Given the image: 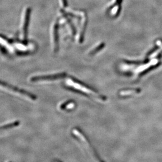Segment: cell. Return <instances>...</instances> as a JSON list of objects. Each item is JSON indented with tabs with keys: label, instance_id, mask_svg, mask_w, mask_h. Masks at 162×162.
<instances>
[{
	"label": "cell",
	"instance_id": "cell-5",
	"mask_svg": "<svg viewBox=\"0 0 162 162\" xmlns=\"http://www.w3.org/2000/svg\"><path fill=\"white\" fill-rule=\"evenodd\" d=\"M30 14H31V9L27 8L25 13L23 28H22L23 35L24 40H26L27 37V30H28V26L29 24V20H30Z\"/></svg>",
	"mask_w": 162,
	"mask_h": 162
},
{
	"label": "cell",
	"instance_id": "cell-9",
	"mask_svg": "<svg viewBox=\"0 0 162 162\" xmlns=\"http://www.w3.org/2000/svg\"><path fill=\"white\" fill-rule=\"evenodd\" d=\"M104 45H105L104 43L100 44L99 45H98L94 49H93V50L91 51V52L89 53L90 55H93L94 54L97 53L104 47Z\"/></svg>",
	"mask_w": 162,
	"mask_h": 162
},
{
	"label": "cell",
	"instance_id": "cell-3",
	"mask_svg": "<svg viewBox=\"0 0 162 162\" xmlns=\"http://www.w3.org/2000/svg\"><path fill=\"white\" fill-rule=\"evenodd\" d=\"M66 76L65 73L50 74V75H41L31 77V82H36L40 81L54 80L57 79H62Z\"/></svg>",
	"mask_w": 162,
	"mask_h": 162
},
{
	"label": "cell",
	"instance_id": "cell-2",
	"mask_svg": "<svg viewBox=\"0 0 162 162\" xmlns=\"http://www.w3.org/2000/svg\"><path fill=\"white\" fill-rule=\"evenodd\" d=\"M73 134L76 137L77 140L81 143L84 147L85 150L89 153L90 155L93 157V159L96 162H104L102 159L100 157L97 153L94 150L93 146L91 145L89 140H88L86 135L78 128H74L72 130Z\"/></svg>",
	"mask_w": 162,
	"mask_h": 162
},
{
	"label": "cell",
	"instance_id": "cell-8",
	"mask_svg": "<svg viewBox=\"0 0 162 162\" xmlns=\"http://www.w3.org/2000/svg\"><path fill=\"white\" fill-rule=\"evenodd\" d=\"M20 124V122L18 120H16L13 122H11L10 123L7 124L5 125L2 126H1V129H7L11 128V127H16L17 126H18Z\"/></svg>",
	"mask_w": 162,
	"mask_h": 162
},
{
	"label": "cell",
	"instance_id": "cell-7",
	"mask_svg": "<svg viewBox=\"0 0 162 162\" xmlns=\"http://www.w3.org/2000/svg\"><path fill=\"white\" fill-rule=\"evenodd\" d=\"M74 106H75V103L74 102L71 101H67L62 104L60 106V109L63 110H71L74 107Z\"/></svg>",
	"mask_w": 162,
	"mask_h": 162
},
{
	"label": "cell",
	"instance_id": "cell-6",
	"mask_svg": "<svg viewBox=\"0 0 162 162\" xmlns=\"http://www.w3.org/2000/svg\"><path fill=\"white\" fill-rule=\"evenodd\" d=\"M58 22H57L54 27L53 30V38L54 43V51L57 52L58 50Z\"/></svg>",
	"mask_w": 162,
	"mask_h": 162
},
{
	"label": "cell",
	"instance_id": "cell-4",
	"mask_svg": "<svg viewBox=\"0 0 162 162\" xmlns=\"http://www.w3.org/2000/svg\"><path fill=\"white\" fill-rule=\"evenodd\" d=\"M1 85L3 86L4 87H7L10 90L13 91L14 92H17L18 93L24 96H26L28 97L29 99H31L32 100H35L36 99V96L34 94L31 93L30 92H27L26 91L22 90V89H19L18 87H15L14 86L5 83V82H1Z\"/></svg>",
	"mask_w": 162,
	"mask_h": 162
},
{
	"label": "cell",
	"instance_id": "cell-1",
	"mask_svg": "<svg viewBox=\"0 0 162 162\" xmlns=\"http://www.w3.org/2000/svg\"><path fill=\"white\" fill-rule=\"evenodd\" d=\"M67 84L70 89H72V90H74L76 92H79L83 95L93 96L96 98L100 99L101 100L104 101L106 100V97H104L102 95L98 94L96 91L93 90L87 85L81 83L76 79H74L73 77L68 80V81L67 82Z\"/></svg>",
	"mask_w": 162,
	"mask_h": 162
}]
</instances>
